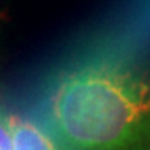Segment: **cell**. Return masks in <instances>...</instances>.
Here are the masks:
<instances>
[{
	"label": "cell",
	"mask_w": 150,
	"mask_h": 150,
	"mask_svg": "<svg viewBox=\"0 0 150 150\" xmlns=\"http://www.w3.org/2000/svg\"><path fill=\"white\" fill-rule=\"evenodd\" d=\"M43 107L64 150L150 149V75L129 60L102 55L62 70Z\"/></svg>",
	"instance_id": "1"
},
{
	"label": "cell",
	"mask_w": 150,
	"mask_h": 150,
	"mask_svg": "<svg viewBox=\"0 0 150 150\" xmlns=\"http://www.w3.org/2000/svg\"><path fill=\"white\" fill-rule=\"evenodd\" d=\"M13 150H59L38 125L30 120H18L12 123Z\"/></svg>",
	"instance_id": "2"
},
{
	"label": "cell",
	"mask_w": 150,
	"mask_h": 150,
	"mask_svg": "<svg viewBox=\"0 0 150 150\" xmlns=\"http://www.w3.org/2000/svg\"><path fill=\"white\" fill-rule=\"evenodd\" d=\"M0 150H13L12 122L0 115Z\"/></svg>",
	"instance_id": "3"
},
{
	"label": "cell",
	"mask_w": 150,
	"mask_h": 150,
	"mask_svg": "<svg viewBox=\"0 0 150 150\" xmlns=\"http://www.w3.org/2000/svg\"><path fill=\"white\" fill-rule=\"evenodd\" d=\"M10 2L12 0H0V22L5 18L7 10H8V7H10Z\"/></svg>",
	"instance_id": "4"
}]
</instances>
